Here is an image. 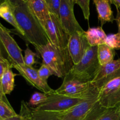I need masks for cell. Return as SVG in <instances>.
<instances>
[{"label": "cell", "instance_id": "obj_6", "mask_svg": "<svg viewBox=\"0 0 120 120\" xmlns=\"http://www.w3.org/2000/svg\"><path fill=\"white\" fill-rule=\"evenodd\" d=\"M42 26L52 44L62 50L68 48L69 35L63 28L58 17L50 13Z\"/></svg>", "mask_w": 120, "mask_h": 120}, {"label": "cell", "instance_id": "obj_14", "mask_svg": "<svg viewBox=\"0 0 120 120\" xmlns=\"http://www.w3.org/2000/svg\"><path fill=\"white\" fill-rule=\"evenodd\" d=\"M97 102V96L88 98L63 112L60 120H83Z\"/></svg>", "mask_w": 120, "mask_h": 120}, {"label": "cell", "instance_id": "obj_25", "mask_svg": "<svg viewBox=\"0 0 120 120\" xmlns=\"http://www.w3.org/2000/svg\"><path fill=\"white\" fill-rule=\"evenodd\" d=\"M26 46V49L25 50V54L24 56H23L24 63L25 65L28 66L33 67V65L38 63L36 60V57H39L38 55L36 53L32 51V50H30L28 45Z\"/></svg>", "mask_w": 120, "mask_h": 120}, {"label": "cell", "instance_id": "obj_33", "mask_svg": "<svg viewBox=\"0 0 120 120\" xmlns=\"http://www.w3.org/2000/svg\"><path fill=\"white\" fill-rule=\"evenodd\" d=\"M4 120H23V118H22L21 115L17 114L16 116H14V117H10V118H7V119Z\"/></svg>", "mask_w": 120, "mask_h": 120}, {"label": "cell", "instance_id": "obj_15", "mask_svg": "<svg viewBox=\"0 0 120 120\" xmlns=\"http://www.w3.org/2000/svg\"><path fill=\"white\" fill-rule=\"evenodd\" d=\"M98 14V18L103 26L107 22H113L115 20L109 0H93Z\"/></svg>", "mask_w": 120, "mask_h": 120}, {"label": "cell", "instance_id": "obj_1", "mask_svg": "<svg viewBox=\"0 0 120 120\" xmlns=\"http://www.w3.org/2000/svg\"><path fill=\"white\" fill-rule=\"evenodd\" d=\"M15 19L19 26L21 36L26 44H32L35 48L46 45L50 42L43 26L28 5L24 2L13 7Z\"/></svg>", "mask_w": 120, "mask_h": 120}, {"label": "cell", "instance_id": "obj_9", "mask_svg": "<svg viewBox=\"0 0 120 120\" xmlns=\"http://www.w3.org/2000/svg\"><path fill=\"white\" fill-rule=\"evenodd\" d=\"M74 5L69 0H62L59 10V19L62 27L70 36L76 32H84L76 20Z\"/></svg>", "mask_w": 120, "mask_h": 120}, {"label": "cell", "instance_id": "obj_2", "mask_svg": "<svg viewBox=\"0 0 120 120\" xmlns=\"http://www.w3.org/2000/svg\"><path fill=\"white\" fill-rule=\"evenodd\" d=\"M35 48L41 55L42 63L49 66L57 77H65L73 66L68 48L60 49L50 42Z\"/></svg>", "mask_w": 120, "mask_h": 120}, {"label": "cell", "instance_id": "obj_19", "mask_svg": "<svg viewBox=\"0 0 120 120\" xmlns=\"http://www.w3.org/2000/svg\"><path fill=\"white\" fill-rule=\"evenodd\" d=\"M12 68L7 69L1 79V85L2 92L4 95L9 94L14 90L15 87V77L16 74L11 70Z\"/></svg>", "mask_w": 120, "mask_h": 120}, {"label": "cell", "instance_id": "obj_5", "mask_svg": "<svg viewBox=\"0 0 120 120\" xmlns=\"http://www.w3.org/2000/svg\"><path fill=\"white\" fill-rule=\"evenodd\" d=\"M46 94L47 100L35 109L43 111L63 112L86 100L59 94L55 92V90Z\"/></svg>", "mask_w": 120, "mask_h": 120}, {"label": "cell", "instance_id": "obj_16", "mask_svg": "<svg viewBox=\"0 0 120 120\" xmlns=\"http://www.w3.org/2000/svg\"><path fill=\"white\" fill-rule=\"evenodd\" d=\"M28 4L34 15L36 16L41 23L49 17L50 12L45 0H28Z\"/></svg>", "mask_w": 120, "mask_h": 120}, {"label": "cell", "instance_id": "obj_18", "mask_svg": "<svg viewBox=\"0 0 120 120\" xmlns=\"http://www.w3.org/2000/svg\"><path fill=\"white\" fill-rule=\"evenodd\" d=\"M0 17L14 26L15 31H16L18 35L21 34V30L14 14L13 7L9 2L7 1L0 2Z\"/></svg>", "mask_w": 120, "mask_h": 120}, {"label": "cell", "instance_id": "obj_24", "mask_svg": "<svg viewBox=\"0 0 120 120\" xmlns=\"http://www.w3.org/2000/svg\"><path fill=\"white\" fill-rule=\"evenodd\" d=\"M48 96L46 93H44L35 92L32 95L28 104L30 107L32 106H38L41 104L44 103L47 100Z\"/></svg>", "mask_w": 120, "mask_h": 120}, {"label": "cell", "instance_id": "obj_17", "mask_svg": "<svg viewBox=\"0 0 120 120\" xmlns=\"http://www.w3.org/2000/svg\"><path fill=\"white\" fill-rule=\"evenodd\" d=\"M85 35L90 46H98L105 44L107 36L101 27L89 28L85 31Z\"/></svg>", "mask_w": 120, "mask_h": 120}, {"label": "cell", "instance_id": "obj_12", "mask_svg": "<svg viewBox=\"0 0 120 120\" xmlns=\"http://www.w3.org/2000/svg\"><path fill=\"white\" fill-rule=\"evenodd\" d=\"M19 72V75L25 79L27 83L34 87L39 90L42 93L48 94L54 90L52 89L48 82L43 81L40 77L38 70L33 67L25 65H15L13 66Z\"/></svg>", "mask_w": 120, "mask_h": 120}, {"label": "cell", "instance_id": "obj_20", "mask_svg": "<svg viewBox=\"0 0 120 120\" xmlns=\"http://www.w3.org/2000/svg\"><path fill=\"white\" fill-rule=\"evenodd\" d=\"M97 55L100 66L105 65L114 60L115 51L106 44H103L97 46Z\"/></svg>", "mask_w": 120, "mask_h": 120}, {"label": "cell", "instance_id": "obj_35", "mask_svg": "<svg viewBox=\"0 0 120 120\" xmlns=\"http://www.w3.org/2000/svg\"><path fill=\"white\" fill-rule=\"evenodd\" d=\"M6 97L5 95H4L2 92V88H1V81H0V98H4Z\"/></svg>", "mask_w": 120, "mask_h": 120}, {"label": "cell", "instance_id": "obj_29", "mask_svg": "<svg viewBox=\"0 0 120 120\" xmlns=\"http://www.w3.org/2000/svg\"><path fill=\"white\" fill-rule=\"evenodd\" d=\"M38 73L40 77L46 82H47L48 78L50 76L54 75V73L50 69V68L43 63H42L41 68L38 70Z\"/></svg>", "mask_w": 120, "mask_h": 120}, {"label": "cell", "instance_id": "obj_13", "mask_svg": "<svg viewBox=\"0 0 120 120\" xmlns=\"http://www.w3.org/2000/svg\"><path fill=\"white\" fill-rule=\"evenodd\" d=\"M63 112L37 110L29 105L25 101H21L19 115L23 120H60Z\"/></svg>", "mask_w": 120, "mask_h": 120}, {"label": "cell", "instance_id": "obj_37", "mask_svg": "<svg viewBox=\"0 0 120 120\" xmlns=\"http://www.w3.org/2000/svg\"><path fill=\"white\" fill-rule=\"evenodd\" d=\"M2 57V55H1V48H0V57Z\"/></svg>", "mask_w": 120, "mask_h": 120}, {"label": "cell", "instance_id": "obj_31", "mask_svg": "<svg viewBox=\"0 0 120 120\" xmlns=\"http://www.w3.org/2000/svg\"><path fill=\"white\" fill-rule=\"evenodd\" d=\"M2 1H7L9 2L13 7H16V6L19 5L20 4L24 2H28V0H0V2Z\"/></svg>", "mask_w": 120, "mask_h": 120}, {"label": "cell", "instance_id": "obj_28", "mask_svg": "<svg viewBox=\"0 0 120 120\" xmlns=\"http://www.w3.org/2000/svg\"><path fill=\"white\" fill-rule=\"evenodd\" d=\"M75 4L80 6L84 18L89 21L90 18V0H75Z\"/></svg>", "mask_w": 120, "mask_h": 120}, {"label": "cell", "instance_id": "obj_23", "mask_svg": "<svg viewBox=\"0 0 120 120\" xmlns=\"http://www.w3.org/2000/svg\"><path fill=\"white\" fill-rule=\"evenodd\" d=\"M107 109L102 107L98 101L95 104L86 117L83 120H97Z\"/></svg>", "mask_w": 120, "mask_h": 120}, {"label": "cell", "instance_id": "obj_8", "mask_svg": "<svg viewBox=\"0 0 120 120\" xmlns=\"http://www.w3.org/2000/svg\"><path fill=\"white\" fill-rule=\"evenodd\" d=\"M97 101L105 109L117 107L120 103V76L109 82L99 90Z\"/></svg>", "mask_w": 120, "mask_h": 120}, {"label": "cell", "instance_id": "obj_7", "mask_svg": "<svg viewBox=\"0 0 120 120\" xmlns=\"http://www.w3.org/2000/svg\"><path fill=\"white\" fill-rule=\"evenodd\" d=\"M10 32L0 22V44L7 53L12 68L15 65H24L22 49L11 36Z\"/></svg>", "mask_w": 120, "mask_h": 120}, {"label": "cell", "instance_id": "obj_3", "mask_svg": "<svg viewBox=\"0 0 120 120\" xmlns=\"http://www.w3.org/2000/svg\"><path fill=\"white\" fill-rule=\"evenodd\" d=\"M97 46H90L81 60L73 64L64 80L78 79L85 82H91L99 70V64L97 55Z\"/></svg>", "mask_w": 120, "mask_h": 120}, {"label": "cell", "instance_id": "obj_30", "mask_svg": "<svg viewBox=\"0 0 120 120\" xmlns=\"http://www.w3.org/2000/svg\"><path fill=\"white\" fill-rule=\"evenodd\" d=\"M9 68H12L11 63L3 56L0 57V80L5 71Z\"/></svg>", "mask_w": 120, "mask_h": 120}, {"label": "cell", "instance_id": "obj_27", "mask_svg": "<svg viewBox=\"0 0 120 120\" xmlns=\"http://www.w3.org/2000/svg\"><path fill=\"white\" fill-rule=\"evenodd\" d=\"M50 14L59 18V10L62 0H45Z\"/></svg>", "mask_w": 120, "mask_h": 120}, {"label": "cell", "instance_id": "obj_10", "mask_svg": "<svg viewBox=\"0 0 120 120\" xmlns=\"http://www.w3.org/2000/svg\"><path fill=\"white\" fill-rule=\"evenodd\" d=\"M90 47L85 31L76 32L69 36L68 49L74 64L81 60Z\"/></svg>", "mask_w": 120, "mask_h": 120}, {"label": "cell", "instance_id": "obj_34", "mask_svg": "<svg viewBox=\"0 0 120 120\" xmlns=\"http://www.w3.org/2000/svg\"><path fill=\"white\" fill-rule=\"evenodd\" d=\"M110 3L112 4L116 7L117 9H119L120 8V0H109Z\"/></svg>", "mask_w": 120, "mask_h": 120}, {"label": "cell", "instance_id": "obj_11", "mask_svg": "<svg viewBox=\"0 0 120 120\" xmlns=\"http://www.w3.org/2000/svg\"><path fill=\"white\" fill-rule=\"evenodd\" d=\"M120 76V58L100 66L94 78L90 82L98 90L112 80Z\"/></svg>", "mask_w": 120, "mask_h": 120}, {"label": "cell", "instance_id": "obj_38", "mask_svg": "<svg viewBox=\"0 0 120 120\" xmlns=\"http://www.w3.org/2000/svg\"><path fill=\"white\" fill-rule=\"evenodd\" d=\"M117 106H118V107H119L120 108V104H118V105H117Z\"/></svg>", "mask_w": 120, "mask_h": 120}, {"label": "cell", "instance_id": "obj_36", "mask_svg": "<svg viewBox=\"0 0 120 120\" xmlns=\"http://www.w3.org/2000/svg\"><path fill=\"white\" fill-rule=\"evenodd\" d=\"M69 1H70L73 5L75 4V0H69Z\"/></svg>", "mask_w": 120, "mask_h": 120}, {"label": "cell", "instance_id": "obj_21", "mask_svg": "<svg viewBox=\"0 0 120 120\" xmlns=\"http://www.w3.org/2000/svg\"><path fill=\"white\" fill-rule=\"evenodd\" d=\"M17 114L6 97L0 98V120H5Z\"/></svg>", "mask_w": 120, "mask_h": 120}, {"label": "cell", "instance_id": "obj_26", "mask_svg": "<svg viewBox=\"0 0 120 120\" xmlns=\"http://www.w3.org/2000/svg\"><path fill=\"white\" fill-rule=\"evenodd\" d=\"M105 44L112 49H120V34H109L107 36Z\"/></svg>", "mask_w": 120, "mask_h": 120}, {"label": "cell", "instance_id": "obj_4", "mask_svg": "<svg viewBox=\"0 0 120 120\" xmlns=\"http://www.w3.org/2000/svg\"><path fill=\"white\" fill-rule=\"evenodd\" d=\"M55 92L69 97L87 99L98 96L99 90L94 87L90 82L73 79L63 80L62 85L55 90Z\"/></svg>", "mask_w": 120, "mask_h": 120}, {"label": "cell", "instance_id": "obj_22", "mask_svg": "<svg viewBox=\"0 0 120 120\" xmlns=\"http://www.w3.org/2000/svg\"><path fill=\"white\" fill-rule=\"evenodd\" d=\"M97 120H120V108L117 106L107 109Z\"/></svg>", "mask_w": 120, "mask_h": 120}, {"label": "cell", "instance_id": "obj_32", "mask_svg": "<svg viewBox=\"0 0 120 120\" xmlns=\"http://www.w3.org/2000/svg\"><path fill=\"white\" fill-rule=\"evenodd\" d=\"M115 20L117 21V25L118 28V33L120 34V10L119 9H117V15L116 18H115Z\"/></svg>", "mask_w": 120, "mask_h": 120}]
</instances>
